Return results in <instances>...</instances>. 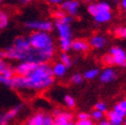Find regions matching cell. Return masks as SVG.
Masks as SVG:
<instances>
[{"label":"cell","instance_id":"obj_28","mask_svg":"<svg viewBox=\"0 0 126 125\" xmlns=\"http://www.w3.org/2000/svg\"><path fill=\"white\" fill-rule=\"evenodd\" d=\"M112 110L114 111V112L116 113V114H118L119 116H121V117H123V118H125L126 117V112L124 110V109L122 108L121 106H120L119 104L114 105Z\"/></svg>","mask_w":126,"mask_h":125},{"label":"cell","instance_id":"obj_8","mask_svg":"<svg viewBox=\"0 0 126 125\" xmlns=\"http://www.w3.org/2000/svg\"><path fill=\"white\" fill-rule=\"evenodd\" d=\"M117 78L116 72L111 67L105 68L104 70L100 72L99 81L103 84H109L114 82Z\"/></svg>","mask_w":126,"mask_h":125},{"label":"cell","instance_id":"obj_29","mask_svg":"<svg viewBox=\"0 0 126 125\" xmlns=\"http://www.w3.org/2000/svg\"><path fill=\"white\" fill-rule=\"evenodd\" d=\"M114 34L115 36L119 37V38H123V39H126V27H118L114 30Z\"/></svg>","mask_w":126,"mask_h":125},{"label":"cell","instance_id":"obj_27","mask_svg":"<svg viewBox=\"0 0 126 125\" xmlns=\"http://www.w3.org/2000/svg\"><path fill=\"white\" fill-rule=\"evenodd\" d=\"M102 62H103L105 65L108 66V67H110L112 65H114L113 56H112L110 54H107V55H105L104 56H103V58H102Z\"/></svg>","mask_w":126,"mask_h":125},{"label":"cell","instance_id":"obj_20","mask_svg":"<svg viewBox=\"0 0 126 125\" xmlns=\"http://www.w3.org/2000/svg\"><path fill=\"white\" fill-rule=\"evenodd\" d=\"M60 48L61 50L66 53L72 48V43L73 40L72 39H60Z\"/></svg>","mask_w":126,"mask_h":125},{"label":"cell","instance_id":"obj_14","mask_svg":"<svg viewBox=\"0 0 126 125\" xmlns=\"http://www.w3.org/2000/svg\"><path fill=\"white\" fill-rule=\"evenodd\" d=\"M45 115L46 113L43 112H37L27 120L25 125H42Z\"/></svg>","mask_w":126,"mask_h":125},{"label":"cell","instance_id":"obj_34","mask_svg":"<svg viewBox=\"0 0 126 125\" xmlns=\"http://www.w3.org/2000/svg\"><path fill=\"white\" fill-rule=\"evenodd\" d=\"M78 120H88L90 119V113H86V112H80L77 114Z\"/></svg>","mask_w":126,"mask_h":125},{"label":"cell","instance_id":"obj_25","mask_svg":"<svg viewBox=\"0 0 126 125\" xmlns=\"http://www.w3.org/2000/svg\"><path fill=\"white\" fill-rule=\"evenodd\" d=\"M105 117V113H101L99 111L93 110L90 113V119L92 121H96V122H99V121L103 120Z\"/></svg>","mask_w":126,"mask_h":125},{"label":"cell","instance_id":"obj_17","mask_svg":"<svg viewBox=\"0 0 126 125\" xmlns=\"http://www.w3.org/2000/svg\"><path fill=\"white\" fill-rule=\"evenodd\" d=\"M100 74V71L97 68H92L90 70L86 71L83 73V78L87 80H92V79H96L97 77H98Z\"/></svg>","mask_w":126,"mask_h":125},{"label":"cell","instance_id":"obj_39","mask_svg":"<svg viewBox=\"0 0 126 125\" xmlns=\"http://www.w3.org/2000/svg\"><path fill=\"white\" fill-rule=\"evenodd\" d=\"M48 1L52 4H59V3H63L66 0H48Z\"/></svg>","mask_w":126,"mask_h":125},{"label":"cell","instance_id":"obj_19","mask_svg":"<svg viewBox=\"0 0 126 125\" xmlns=\"http://www.w3.org/2000/svg\"><path fill=\"white\" fill-rule=\"evenodd\" d=\"M63 104L65 105L66 107H68L69 109H73L76 106V101L75 98L73 96H71L69 94H66L63 96Z\"/></svg>","mask_w":126,"mask_h":125},{"label":"cell","instance_id":"obj_22","mask_svg":"<svg viewBox=\"0 0 126 125\" xmlns=\"http://www.w3.org/2000/svg\"><path fill=\"white\" fill-rule=\"evenodd\" d=\"M94 110L99 111V112H101V113H105V114H106V113L108 112V106H107V105L105 103V102L98 101V102H97V103L95 104Z\"/></svg>","mask_w":126,"mask_h":125},{"label":"cell","instance_id":"obj_40","mask_svg":"<svg viewBox=\"0 0 126 125\" xmlns=\"http://www.w3.org/2000/svg\"><path fill=\"white\" fill-rule=\"evenodd\" d=\"M122 5H123V7H124V9H126V0H123V1H122Z\"/></svg>","mask_w":126,"mask_h":125},{"label":"cell","instance_id":"obj_4","mask_svg":"<svg viewBox=\"0 0 126 125\" xmlns=\"http://www.w3.org/2000/svg\"><path fill=\"white\" fill-rule=\"evenodd\" d=\"M110 55L113 56L114 64L120 67H126V53L120 47H113L110 49Z\"/></svg>","mask_w":126,"mask_h":125},{"label":"cell","instance_id":"obj_15","mask_svg":"<svg viewBox=\"0 0 126 125\" xmlns=\"http://www.w3.org/2000/svg\"><path fill=\"white\" fill-rule=\"evenodd\" d=\"M107 41L105 39L104 37L101 35H97V36L92 37L90 40V46H91L92 47L97 48V49H100V48L105 47V46L107 45Z\"/></svg>","mask_w":126,"mask_h":125},{"label":"cell","instance_id":"obj_43","mask_svg":"<svg viewBox=\"0 0 126 125\" xmlns=\"http://www.w3.org/2000/svg\"><path fill=\"white\" fill-rule=\"evenodd\" d=\"M124 125H126V121H124Z\"/></svg>","mask_w":126,"mask_h":125},{"label":"cell","instance_id":"obj_11","mask_svg":"<svg viewBox=\"0 0 126 125\" xmlns=\"http://www.w3.org/2000/svg\"><path fill=\"white\" fill-rule=\"evenodd\" d=\"M56 27L60 39H72V30L70 24H64L56 22Z\"/></svg>","mask_w":126,"mask_h":125},{"label":"cell","instance_id":"obj_26","mask_svg":"<svg viewBox=\"0 0 126 125\" xmlns=\"http://www.w3.org/2000/svg\"><path fill=\"white\" fill-rule=\"evenodd\" d=\"M97 11L98 13H104V12H110V5L107 2H100L97 4ZM97 13V14H98Z\"/></svg>","mask_w":126,"mask_h":125},{"label":"cell","instance_id":"obj_13","mask_svg":"<svg viewBox=\"0 0 126 125\" xmlns=\"http://www.w3.org/2000/svg\"><path fill=\"white\" fill-rule=\"evenodd\" d=\"M90 48V44L87 41L83 40V39H75L73 40L72 43V49L74 50L75 52H81L85 53L87 52Z\"/></svg>","mask_w":126,"mask_h":125},{"label":"cell","instance_id":"obj_41","mask_svg":"<svg viewBox=\"0 0 126 125\" xmlns=\"http://www.w3.org/2000/svg\"><path fill=\"white\" fill-rule=\"evenodd\" d=\"M22 2H25V3H26V2H29L30 0H22Z\"/></svg>","mask_w":126,"mask_h":125},{"label":"cell","instance_id":"obj_45","mask_svg":"<svg viewBox=\"0 0 126 125\" xmlns=\"http://www.w3.org/2000/svg\"><path fill=\"white\" fill-rule=\"evenodd\" d=\"M125 13H126V9H125Z\"/></svg>","mask_w":126,"mask_h":125},{"label":"cell","instance_id":"obj_6","mask_svg":"<svg viewBox=\"0 0 126 125\" xmlns=\"http://www.w3.org/2000/svg\"><path fill=\"white\" fill-rule=\"evenodd\" d=\"M37 65H38L37 63H34V62H26V61L20 62L18 64H16L14 67L15 74L17 75V76L25 77L27 75H29L36 68Z\"/></svg>","mask_w":126,"mask_h":125},{"label":"cell","instance_id":"obj_32","mask_svg":"<svg viewBox=\"0 0 126 125\" xmlns=\"http://www.w3.org/2000/svg\"><path fill=\"white\" fill-rule=\"evenodd\" d=\"M74 125H95L94 121L91 119H88V120H77L74 123Z\"/></svg>","mask_w":126,"mask_h":125},{"label":"cell","instance_id":"obj_24","mask_svg":"<svg viewBox=\"0 0 126 125\" xmlns=\"http://www.w3.org/2000/svg\"><path fill=\"white\" fill-rule=\"evenodd\" d=\"M8 25V17L5 13L0 10V30L6 28Z\"/></svg>","mask_w":126,"mask_h":125},{"label":"cell","instance_id":"obj_18","mask_svg":"<svg viewBox=\"0 0 126 125\" xmlns=\"http://www.w3.org/2000/svg\"><path fill=\"white\" fill-rule=\"evenodd\" d=\"M112 17V15L110 12H104V13H98L96 16L94 17L95 21L99 23H104L108 21H110Z\"/></svg>","mask_w":126,"mask_h":125},{"label":"cell","instance_id":"obj_10","mask_svg":"<svg viewBox=\"0 0 126 125\" xmlns=\"http://www.w3.org/2000/svg\"><path fill=\"white\" fill-rule=\"evenodd\" d=\"M80 3L76 0H66L63 3H62L61 8L63 12L65 11L70 15H76L79 9Z\"/></svg>","mask_w":126,"mask_h":125},{"label":"cell","instance_id":"obj_3","mask_svg":"<svg viewBox=\"0 0 126 125\" xmlns=\"http://www.w3.org/2000/svg\"><path fill=\"white\" fill-rule=\"evenodd\" d=\"M27 28L31 30H35L36 31H42V32H48L53 30V23L48 21H29L25 23Z\"/></svg>","mask_w":126,"mask_h":125},{"label":"cell","instance_id":"obj_36","mask_svg":"<svg viewBox=\"0 0 126 125\" xmlns=\"http://www.w3.org/2000/svg\"><path fill=\"white\" fill-rule=\"evenodd\" d=\"M54 15L56 17V20H59L65 16V14H64L63 10H59V11H56V12L54 13Z\"/></svg>","mask_w":126,"mask_h":125},{"label":"cell","instance_id":"obj_37","mask_svg":"<svg viewBox=\"0 0 126 125\" xmlns=\"http://www.w3.org/2000/svg\"><path fill=\"white\" fill-rule=\"evenodd\" d=\"M97 125H112V124L109 123V121L107 120V119H103V120L97 122Z\"/></svg>","mask_w":126,"mask_h":125},{"label":"cell","instance_id":"obj_35","mask_svg":"<svg viewBox=\"0 0 126 125\" xmlns=\"http://www.w3.org/2000/svg\"><path fill=\"white\" fill-rule=\"evenodd\" d=\"M72 16H68V15H65L64 17H63L62 19H59V20H56V22H61V23H64V24H70L71 22H72Z\"/></svg>","mask_w":126,"mask_h":125},{"label":"cell","instance_id":"obj_23","mask_svg":"<svg viewBox=\"0 0 126 125\" xmlns=\"http://www.w3.org/2000/svg\"><path fill=\"white\" fill-rule=\"evenodd\" d=\"M70 81L74 85H80L84 81V78L83 75L80 73H74V74L71 77Z\"/></svg>","mask_w":126,"mask_h":125},{"label":"cell","instance_id":"obj_21","mask_svg":"<svg viewBox=\"0 0 126 125\" xmlns=\"http://www.w3.org/2000/svg\"><path fill=\"white\" fill-rule=\"evenodd\" d=\"M60 62L63 63V64H64L68 68H70L71 66H72V64H73V60H72V58H71V56L69 55H68L67 53H64V52H63V53L61 54L60 55Z\"/></svg>","mask_w":126,"mask_h":125},{"label":"cell","instance_id":"obj_30","mask_svg":"<svg viewBox=\"0 0 126 125\" xmlns=\"http://www.w3.org/2000/svg\"><path fill=\"white\" fill-rule=\"evenodd\" d=\"M54 117L52 114L50 113H46V115L44 117V120H43V123L42 125H54Z\"/></svg>","mask_w":126,"mask_h":125},{"label":"cell","instance_id":"obj_2","mask_svg":"<svg viewBox=\"0 0 126 125\" xmlns=\"http://www.w3.org/2000/svg\"><path fill=\"white\" fill-rule=\"evenodd\" d=\"M29 40L32 48L42 52L49 60L52 59L55 54V46L53 39L47 32L35 31L29 37Z\"/></svg>","mask_w":126,"mask_h":125},{"label":"cell","instance_id":"obj_44","mask_svg":"<svg viewBox=\"0 0 126 125\" xmlns=\"http://www.w3.org/2000/svg\"><path fill=\"white\" fill-rule=\"evenodd\" d=\"M2 1H3V0H0V2H2Z\"/></svg>","mask_w":126,"mask_h":125},{"label":"cell","instance_id":"obj_42","mask_svg":"<svg viewBox=\"0 0 126 125\" xmlns=\"http://www.w3.org/2000/svg\"><path fill=\"white\" fill-rule=\"evenodd\" d=\"M84 1H86V2H90V0H84Z\"/></svg>","mask_w":126,"mask_h":125},{"label":"cell","instance_id":"obj_38","mask_svg":"<svg viewBox=\"0 0 126 125\" xmlns=\"http://www.w3.org/2000/svg\"><path fill=\"white\" fill-rule=\"evenodd\" d=\"M118 104L121 106L122 108L124 109V110L126 112V99H123V100H121V101L119 102Z\"/></svg>","mask_w":126,"mask_h":125},{"label":"cell","instance_id":"obj_5","mask_svg":"<svg viewBox=\"0 0 126 125\" xmlns=\"http://www.w3.org/2000/svg\"><path fill=\"white\" fill-rule=\"evenodd\" d=\"M22 109V105H16L5 112L0 113V125H8L11 121L16 117Z\"/></svg>","mask_w":126,"mask_h":125},{"label":"cell","instance_id":"obj_9","mask_svg":"<svg viewBox=\"0 0 126 125\" xmlns=\"http://www.w3.org/2000/svg\"><path fill=\"white\" fill-rule=\"evenodd\" d=\"M12 47L14 48H15L16 50L21 51V52H24V53L25 52H28L32 48L29 38L22 36L15 38L14 42H13Z\"/></svg>","mask_w":126,"mask_h":125},{"label":"cell","instance_id":"obj_16","mask_svg":"<svg viewBox=\"0 0 126 125\" xmlns=\"http://www.w3.org/2000/svg\"><path fill=\"white\" fill-rule=\"evenodd\" d=\"M107 119L112 125H123L124 123V118L119 116L113 110H108L107 113Z\"/></svg>","mask_w":126,"mask_h":125},{"label":"cell","instance_id":"obj_31","mask_svg":"<svg viewBox=\"0 0 126 125\" xmlns=\"http://www.w3.org/2000/svg\"><path fill=\"white\" fill-rule=\"evenodd\" d=\"M88 11L90 13V15H91L92 16H96L97 15V4H90L89 6H88Z\"/></svg>","mask_w":126,"mask_h":125},{"label":"cell","instance_id":"obj_1","mask_svg":"<svg viewBox=\"0 0 126 125\" xmlns=\"http://www.w3.org/2000/svg\"><path fill=\"white\" fill-rule=\"evenodd\" d=\"M55 82L52 66L48 62H42L36 66L29 75L25 77L15 75L11 79L9 89L17 91H43L49 89Z\"/></svg>","mask_w":126,"mask_h":125},{"label":"cell","instance_id":"obj_12","mask_svg":"<svg viewBox=\"0 0 126 125\" xmlns=\"http://www.w3.org/2000/svg\"><path fill=\"white\" fill-rule=\"evenodd\" d=\"M52 72H53L54 77L61 79V78H63L66 75L67 67L61 62H57L52 66Z\"/></svg>","mask_w":126,"mask_h":125},{"label":"cell","instance_id":"obj_33","mask_svg":"<svg viewBox=\"0 0 126 125\" xmlns=\"http://www.w3.org/2000/svg\"><path fill=\"white\" fill-rule=\"evenodd\" d=\"M11 79H12V78H11ZM11 79H8V78L5 77V76H3V75H0V84L9 88L10 84H11Z\"/></svg>","mask_w":126,"mask_h":125},{"label":"cell","instance_id":"obj_7","mask_svg":"<svg viewBox=\"0 0 126 125\" xmlns=\"http://www.w3.org/2000/svg\"><path fill=\"white\" fill-rule=\"evenodd\" d=\"M73 113L68 111H62L58 116L54 118V125H74Z\"/></svg>","mask_w":126,"mask_h":125}]
</instances>
